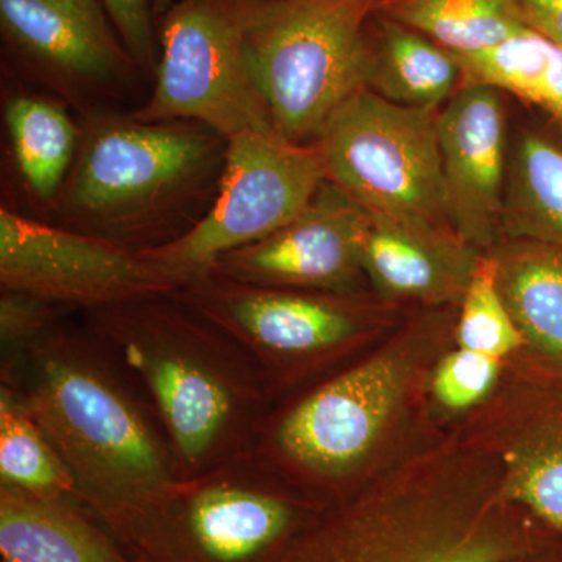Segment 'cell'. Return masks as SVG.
I'll return each instance as SVG.
<instances>
[{
  "mask_svg": "<svg viewBox=\"0 0 562 562\" xmlns=\"http://www.w3.org/2000/svg\"><path fill=\"white\" fill-rule=\"evenodd\" d=\"M176 295L247 351L272 405L360 357L401 324L398 308L373 292L255 286L209 273Z\"/></svg>",
  "mask_w": 562,
  "mask_h": 562,
  "instance_id": "obj_6",
  "label": "cell"
},
{
  "mask_svg": "<svg viewBox=\"0 0 562 562\" xmlns=\"http://www.w3.org/2000/svg\"><path fill=\"white\" fill-rule=\"evenodd\" d=\"M524 349L506 366L562 376V247L503 238L490 250Z\"/></svg>",
  "mask_w": 562,
  "mask_h": 562,
  "instance_id": "obj_18",
  "label": "cell"
},
{
  "mask_svg": "<svg viewBox=\"0 0 562 562\" xmlns=\"http://www.w3.org/2000/svg\"><path fill=\"white\" fill-rule=\"evenodd\" d=\"M3 562H131L124 547L77 497H40L0 486Z\"/></svg>",
  "mask_w": 562,
  "mask_h": 562,
  "instance_id": "obj_19",
  "label": "cell"
},
{
  "mask_svg": "<svg viewBox=\"0 0 562 562\" xmlns=\"http://www.w3.org/2000/svg\"><path fill=\"white\" fill-rule=\"evenodd\" d=\"M560 543L452 430L314 513L266 562H512Z\"/></svg>",
  "mask_w": 562,
  "mask_h": 562,
  "instance_id": "obj_2",
  "label": "cell"
},
{
  "mask_svg": "<svg viewBox=\"0 0 562 562\" xmlns=\"http://www.w3.org/2000/svg\"><path fill=\"white\" fill-rule=\"evenodd\" d=\"M0 386L49 438L77 498L111 535L177 482L157 416L87 327L63 324L0 368Z\"/></svg>",
  "mask_w": 562,
  "mask_h": 562,
  "instance_id": "obj_3",
  "label": "cell"
},
{
  "mask_svg": "<svg viewBox=\"0 0 562 562\" xmlns=\"http://www.w3.org/2000/svg\"><path fill=\"white\" fill-rule=\"evenodd\" d=\"M375 10L457 57L494 49L528 29L514 0H379Z\"/></svg>",
  "mask_w": 562,
  "mask_h": 562,
  "instance_id": "obj_22",
  "label": "cell"
},
{
  "mask_svg": "<svg viewBox=\"0 0 562 562\" xmlns=\"http://www.w3.org/2000/svg\"><path fill=\"white\" fill-rule=\"evenodd\" d=\"M122 43L144 72H155L160 44L151 0H101Z\"/></svg>",
  "mask_w": 562,
  "mask_h": 562,
  "instance_id": "obj_29",
  "label": "cell"
},
{
  "mask_svg": "<svg viewBox=\"0 0 562 562\" xmlns=\"http://www.w3.org/2000/svg\"><path fill=\"white\" fill-rule=\"evenodd\" d=\"M131 562H140V561H138V560H133V558H132V561H131Z\"/></svg>",
  "mask_w": 562,
  "mask_h": 562,
  "instance_id": "obj_33",
  "label": "cell"
},
{
  "mask_svg": "<svg viewBox=\"0 0 562 562\" xmlns=\"http://www.w3.org/2000/svg\"><path fill=\"white\" fill-rule=\"evenodd\" d=\"M562 247V144L525 128L514 139L506 173L502 239Z\"/></svg>",
  "mask_w": 562,
  "mask_h": 562,
  "instance_id": "obj_21",
  "label": "cell"
},
{
  "mask_svg": "<svg viewBox=\"0 0 562 562\" xmlns=\"http://www.w3.org/2000/svg\"><path fill=\"white\" fill-rule=\"evenodd\" d=\"M454 341L461 349L509 361L524 349V339L506 308L490 251L482 255L458 305Z\"/></svg>",
  "mask_w": 562,
  "mask_h": 562,
  "instance_id": "obj_26",
  "label": "cell"
},
{
  "mask_svg": "<svg viewBox=\"0 0 562 562\" xmlns=\"http://www.w3.org/2000/svg\"><path fill=\"white\" fill-rule=\"evenodd\" d=\"M438 113L353 92L312 143L325 180L368 213L447 221Z\"/></svg>",
  "mask_w": 562,
  "mask_h": 562,
  "instance_id": "obj_11",
  "label": "cell"
},
{
  "mask_svg": "<svg viewBox=\"0 0 562 562\" xmlns=\"http://www.w3.org/2000/svg\"><path fill=\"white\" fill-rule=\"evenodd\" d=\"M530 31L562 47V0H514Z\"/></svg>",
  "mask_w": 562,
  "mask_h": 562,
  "instance_id": "obj_30",
  "label": "cell"
},
{
  "mask_svg": "<svg viewBox=\"0 0 562 562\" xmlns=\"http://www.w3.org/2000/svg\"><path fill=\"white\" fill-rule=\"evenodd\" d=\"M0 486L40 497H77L76 484L49 438L0 386Z\"/></svg>",
  "mask_w": 562,
  "mask_h": 562,
  "instance_id": "obj_25",
  "label": "cell"
},
{
  "mask_svg": "<svg viewBox=\"0 0 562 562\" xmlns=\"http://www.w3.org/2000/svg\"><path fill=\"white\" fill-rule=\"evenodd\" d=\"M362 83L395 105L439 111L464 83V70L452 52L375 10L366 29Z\"/></svg>",
  "mask_w": 562,
  "mask_h": 562,
  "instance_id": "obj_20",
  "label": "cell"
},
{
  "mask_svg": "<svg viewBox=\"0 0 562 562\" xmlns=\"http://www.w3.org/2000/svg\"><path fill=\"white\" fill-rule=\"evenodd\" d=\"M457 58L465 81L509 92L562 125V47L558 44L525 29L494 49Z\"/></svg>",
  "mask_w": 562,
  "mask_h": 562,
  "instance_id": "obj_24",
  "label": "cell"
},
{
  "mask_svg": "<svg viewBox=\"0 0 562 562\" xmlns=\"http://www.w3.org/2000/svg\"><path fill=\"white\" fill-rule=\"evenodd\" d=\"M151 2H154V13L158 20V18L162 16V14L166 13V11L171 9V7L173 5V3L177 2V0H151Z\"/></svg>",
  "mask_w": 562,
  "mask_h": 562,
  "instance_id": "obj_32",
  "label": "cell"
},
{
  "mask_svg": "<svg viewBox=\"0 0 562 562\" xmlns=\"http://www.w3.org/2000/svg\"><path fill=\"white\" fill-rule=\"evenodd\" d=\"M368 211L328 180L268 238L222 255L210 273L255 286L362 292Z\"/></svg>",
  "mask_w": 562,
  "mask_h": 562,
  "instance_id": "obj_14",
  "label": "cell"
},
{
  "mask_svg": "<svg viewBox=\"0 0 562 562\" xmlns=\"http://www.w3.org/2000/svg\"><path fill=\"white\" fill-rule=\"evenodd\" d=\"M483 254L447 221L368 213L362 268L373 294L395 308L460 305Z\"/></svg>",
  "mask_w": 562,
  "mask_h": 562,
  "instance_id": "obj_16",
  "label": "cell"
},
{
  "mask_svg": "<svg viewBox=\"0 0 562 562\" xmlns=\"http://www.w3.org/2000/svg\"><path fill=\"white\" fill-rule=\"evenodd\" d=\"M325 180L313 144L277 132L228 139L220 190L201 221L179 239L140 251L179 286L209 276L222 255L261 241L294 220Z\"/></svg>",
  "mask_w": 562,
  "mask_h": 562,
  "instance_id": "obj_10",
  "label": "cell"
},
{
  "mask_svg": "<svg viewBox=\"0 0 562 562\" xmlns=\"http://www.w3.org/2000/svg\"><path fill=\"white\" fill-rule=\"evenodd\" d=\"M319 509L251 454L177 480L114 538L140 562H266Z\"/></svg>",
  "mask_w": 562,
  "mask_h": 562,
  "instance_id": "obj_7",
  "label": "cell"
},
{
  "mask_svg": "<svg viewBox=\"0 0 562 562\" xmlns=\"http://www.w3.org/2000/svg\"><path fill=\"white\" fill-rule=\"evenodd\" d=\"M227 146L199 122H92L63 190L61 227L136 254L171 244L216 199Z\"/></svg>",
  "mask_w": 562,
  "mask_h": 562,
  "instance_id": "obj_5",
  "label": "cell"
},
{
  "mask_svg": "<svg viewBox=\"0 0 562 562\" xmlns=\"http://www.w3.org/2000/svg\"><path fill=\"white\" fill-rule=\"evenodd\" d=\"M251 2L177 0L158 18L155 87L133 120L199 122L227 139L276 132L247 61Z\"/></svg>",
  "mask_w": 562,
  "mask_h": 562,
  "instance_id": "obj_9",
  "label": "cell"
},
{
  "mask_svg": "<svg viewBox=\"0 0 562 562\" xmlns=\"http://www.w3.org/2000/svg\"><path fill=\"white\" fill-rule=\"evenodd\" d=\"M85 327L149 403L177 480L251 457L272 402L257 364L227 333L176 294L85 313Z\"/></svg>",
  "mask_w": 562,
  "mask_h": 562,
  "instance_id": "obj_4",
  "label": "cell"
},
{
  "mask_svg": "<svg viewBox=\"0 0 562 562\" xmlns=\"http://www.w3.org/2000/svg\"><path fill=\"white\" fill-rule=\"evenodd\" d=\"M72 310L25 294L2 290L0 294V368L10 366L31 347L66 324Z\"/></svg>",
  "mask_w": 562,
  "mask_h": 562,
  "instance_id": "obj_28",
  "label": "cell"
},
{
  "mask_svg": "<svg viewBox=\"0 0 562 562\" xmlns=\"http://www.w3.org/2000/svg\"><path fill=\"white\" fill-rule=\"evenodd\" d=\"M454 430L497 462L509 501L562 539V376L506 366L494 395Z\"/></svg>",
  "mask_w": 562,
  "mask_h": 562,
  "instance_id": "obj_13",
  "label": "cell"
},
{
  "mask_svg": "<svg viewBox=\"0 0 562 562\" xmlns=\"http://www.w3.org/2000/svg\"><path fill=\"white\" fill-rule=\"evenodd\" d=\"M506 361L454 346L436 362L428 397L432 413L449 419L468 417L484 405L505 373Z\"/></svg>",
  "mask_w": 562,
  "mask_h": 562,
  "instance_id": "obj_27",
  "label": "cell"
},
{
  "mask_svg": "<svg viewBox=\"0 0 562 562\" xmlns=\"http://www.w3.org/2000/svg\"><path fill=\"white\" fill-rule=\"evenodd\" d=\"M0 31L14 55L57 83L109 87L140 70L101 0H0Z\"/></svg>",
  "mask_w": 562,
  "mask_h": 562,
  "instance_id": "obj_17",
  "label": "cell"
},
{
  "mask_svg": "<svg viewBox=\"0 0 562 562\" xmlns=\"http://www.w3.org/2000/svg\"><path fill=\"white\" fill-rule=\"evenodd\" d=\"M0 290L95 312L179 286L121 244L0 210Z\"/></svg>",
  "mask_w": 562,
  "mask_h": 562,
  "instance_id": "obj_12",
  "label": "cell"
},
{
  "mask_svg": "<svg viewBox=\"0 0 562 562\" xmlns=\"http://www.w3.org/2000/svg\"><path fill=\"white\" fill-rule=\"evenodd\" d=\"M503 95L492 85L464 80L438 113L447 221L484 254L502 239L509 160Z\"/></svg>",
  "mask_w": 562,
  "mask_h": 562,
  "instance_id": "obj_15",
  "label": "cell"
},
{
  "mask_svg": "<svg viewBox=\"0 0 562 562\" xmlns=\"http://www.w3.org/2000/svg\"><path fill=\"white\" fill-rule=\"evenodd\" d=\"M5 121L22 179L40 201H54L79 149V128L60 105L33 95L11 99Z\"/></svg>",
  "mask_w": 562,
  "mask_h": 562,
  "instance_id": "obj_23",
  "label": "cell"
},
{
  "mask_svg": "<svg viewBox=\"0 0 562 562\" xmlns=\"http://www.w3.org/2000/svg\"><path fill=\"white\" fill-rule=\"evenodd\" d=\"M512 562H562V543L543 552L530 554V557L520 558Z\"/></svg>",
  "mask_w": 562,
  "mask_h": 562,
  "instance_id": "obj_31",
  "label": "cell"
},
{
  "mask_svg": "<svg viewBox=\"0 0 562 562\" xmlns=\"http://www.w3.org/2000/svg\"><path fill=\"white\" fill-rule=\"evenodd\" d=\"M379 0H254L247 61L273 128L312 144L364 88L366 29Z\"/></svg>",
  "mask_w": 562,
  "mask_h": 562,
  "instance_id": "obj_8",
  "label": "cell"
},
{
  "mask_svg": "<svg viewBox=\"0 0 562 562\" xmlns=\"http://www.w3.org/2000/svg\"><path fill=\"white\" fill-rule=\"evenodd\" d=\"M457 314L419 308L360 357L272 405L255 460L327 508L428 446L414 435L431 414L432 369L457 346Z\"/></svg>",
  "mask_w": 562,
  "mask_h": 562,
  "instance_id": "obj_1",
  "label": "cell"
}]
</instances>
